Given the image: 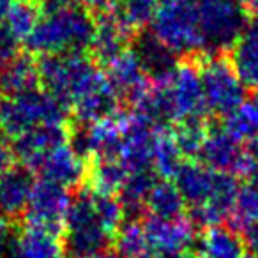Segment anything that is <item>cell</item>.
Returning <instances> with one entry per match:
<instances>
[{
    "label": "cell",
    "instance_id": "obj_27",
    "mask_svg": "<svg viewBox=\"0 0 258 258\" xmlns=\"http://www.w3.org/2000/svg\"><path fill=\"white\" fill-rule=\"evenodd\" d=\"M186 161L173 140L168 129H159L154 145V158H152V170L156 175L163 177L165 180H173L175 173Z\"/></svg>",
    "mask_w": 258,
    "mask_h": 258
},
{
    "label": "cell",
    "instance_id": "obj_17",
    "mask_svg": "<svg viewBox=\"0 0 258 258\" xmlns=\"http://www.w3.org/2000/svg\"><path fill=\"white\" fill-rule=\"evenodd\" d=\"M104 75L108 76V80L113 85V89L117 90L120 99L127 101V103H131L138 94L144 92L149 83H151V80H149L147 73H145L144 66H142L140 58L135 53L133 48L125 50L115 60H111L104 68Z\"/></svg>",
    "mask_w": 258,
    "mask_h": 258
},
{
    "label": "cell",
    "instance_id": "obj_6",
    "mask_svg": "<svg viewBox=\"0 0 258 258\" xmlns=\"http://www.w3.org/2000/svg\"><path fill=\"white\" fill-rule=\"evenodd\" d=\"M202 55H228L251 16L240 0H197Z\"/></svg>",
    "mask_w": 258,
    "mask_h": 258
},
{
    "label": "cell",
    "instance_id": "obj_10",
    "mask_svg": "<svg viewBox=\"0 0 258 258\" xmlns=\"http://www.w3.org/2000/svg\"><path fill=\"white\" fill-rule=\"evenodd\" d=\"M158 131V127L149 124L145 118L138 117L137 113L125 117L117 159L125 166L127 172L152 170Z\"/></svg>",
    "mask_w": 258,
    "mask_h": 258
},
{
    "label": "cell",
    "instance_id": "obj_19",
    "mask_svg": "<svg viewBox=\"0 0 258 258\" xmlns=\"http://www.w3.org/2000/svg\"><path fill=\"white\" fill-rule=\"evenodd\" d=\"M133 43L135 53L138 55L151 82H165L179 66L177 55L159 43L151 34V30H140L135 36Z\"/></svg>",
    "mask_w": 258,
    "mask_h": 258
},
{
    "label": "cell",
    "instance_id": "obj_20",
    "mask_svg": "<svg viewBox=\"0 0 258 258\" xmlns=\"http://www.w3.org/2000/svg\"><path fill=\"white\" fill-rule=\"evenodd\" d=\"M195 258H246L247 249L240 232L228 226H211L195 240Z\"/></svg>",
    "mask_w": 258,
    "mask_h": 258
},
{
    "label": "cell",
    "instance_id": "obj_14",
    "mask_svg": "<svg viewBox=\"0 0 258 258\" xmlns=\"http://www.w3.org/2000/svg\"><path fill=\"white\" fill-rule=\"evenodd\" d=\"M36 172L39 173V179L50 180V182L58 184L66 189H71V187H78L85 184L89 161L82 158L68 142V144L51 151L39 163Z\"/></svg>",
    "mask_w": 258,
    "mask_h": 258
},
{
    "label": "cell",
    "instance_id": "obj_26",
    "mask_svg": "<svg viewBox=\"0 0 258 258\" xmlns=\"http://www.w3.org/2000/svg\"><path fill=\"white\" fill-rule=\"evenodd\" d=\"M223 127L242 144L258 138V92L246 97V101L235 111L225 117Z\"/></svg>",
    "mask_w": 258,
    "mask_h": 258
},
{
    "label": "cell",
    "instance_id": "obj_28",
    "mask_svg": "<svg viewBox=\"0 0 258 258\" xmlns=\"http://www.w3.org/2000/svg\"><path fill=\"white\" fill-rule=\"evenodd\" d=\"M209 124L205 122V117L197 118H187V120H180L175 124L173 131H170L175 140L177 147H179L180 154L184 158H198L204 145L205 138L209 135Z\"/></svg>",
    "mask_w": 258,
    "mask_h": 258
},
{
    "label": "cell",
    "instance_id": "obj_9",
    "mask_svg": "<svg viewBox=\"0 0 258 258\" xmlns=\"http://www.w3.org/2000/svg\"><path fill=\"white\" fill-rule=\"evenodd\" d=\"M69 189L53 184L50 180L36 179L30 204L27 209V221L29 225L50 230L53 233H62L66 216L71 205Z\"/></svg>",
    "mask_w": 258,
    "mask_h": 258
},
{
    "label": "cell",
    "instance_id": "obj_37",
    "mask_svg": "<svg viewBox=\"0 0 258 258\" xmlns=\"http://www.w3.org/2000/svg\"><path fill=\"white\" fill-rule=\"evenodd\" d=\"M13 0H0V23L6 22V16H8L9 9H11Z\"/></svg>",
    "mask_w": 258,
    "mask_h": 258
},
{
    "label": "cell",
    "instance_id": "obj_3",
    "mask_svg": "<svg viewBox=\"0 0 258 258\" xmlns=\"http://www.w3.org/2000/svg\"><path fill=\"white\" fill-rule=\"evenodd\" d=\"M39 85L68 110L101 78L103 69L89 53L46 55L37 60Z\"/></svg>",
    "mask_w": 258,
    "mask_h": 258
},
{
    "label": "cell",
    "instance_id": "obj_11",
    "mask_svg": "<svg viewBox=\"0 0 258 258\" xmlns=\"http://www.w3.org/2000/svg\"><path fill=\"white\" fill-rule=\"evenodd\" d=\"M147 240L149 258L168 256V254L187 253L191 246H195V226L189 219H159L147 218L142 219Z\"/></svg>",
    "mask_w": 258,
    "mask_h": 258
},
{
    "label": "cell",
    "instance_id": "obj_2",
    "mask_svg": "<svg viewBox=\"0 0 258 258\" xmlns=\"http://www.w3.org/2000/svg\"><path fill=\"white\" fill-rule=\"evenodd\" d=\"M96 34V15L76 0L66 8L39 15L25 39L30 55L89 53Z\"/></svg>",
    "mask_w": 258,
    "mask_h": 258
},
{
    "label": "cell",
    "instance_id": "obj_30",
    "mask_svg": "<svg viewBox=\"0 0 258 258\" xmlns=\"http://www.w3.org/2000/svg\"><path fill=\"white\" fill-rule=\"evenodd\" d=\"M115 251L122 258H149L142 219H125L113 239Z\"/></svg>",
    "mask_w": 258,
    "mask_h": 258
},
{
    "label": "cell",
    "instance_id": "obj_25",
    "mask_svg": "<svg viewBox=\"0 0 258 258\" xmlns=\"http://www.w3.org/2000/svg\"><path fill=\"white\" fill-rule=\"evenodd\" d=\"M186 209V202L173 180H158L145 200V211L151 218L180 219Z\"/></svg>",
    "mask_w": 258,
    "mask_h": 258
},
{
    "label": "cell",
    "instance_id": "obj_7",
    "mask_svg": "<svg viewBox=\"0 0 258 258\" xmlns=\"http://www.w3.org/2000/svg\"><path fill=\"white\" fill-rule=\"evenodd\" d=\"M200 73L205 108L216 117H228L246 101L247 89L228 55L193 57Z\"/></svg>",
    "mask_w": 258,
    "mask_h": 258
},
{
    "label": "cell",
    "instance_id": "obj_18",
    "mask_svg": "<svg viewBox=\"0 0 258 258\" xmlns=\"http://www.w3.org/2000/svg\"><path fill=\"white\" fill-rule=\"evenodd\" d=\"M240 158H242V142L233 138L225 127L209 129V135L198 154L202 165L216 172H228L235 175Z\"/></svg>",
    "mask_w": 258,
    "mask_h": 258
},
{
    "label": "cell",
    "instance_id": "obj_39",
    "mask_svg": "<svg viewBox=\"0 0 258 258\" xmlns=\"http://www.w3.org/2000/svg\"><path fill=\"white\" fill-rule=\"evenodd\" d=\"M161 258H195L189 253H177V254H168V256H161Z\"/></svg>",
    "mask_w": 258,
    "mask_h": 258
},
{
    "label": "cell",
    "instance_id": "obj_15",
    "mask_svg": "<svg viewBox=\"0 0 258 258\" xmlns=\"http://www.w3.org/2000/svg\"><path fill=\"white\" fill-rule=\"evenodd\" d=\"M135 36L124 29L108 11L96 13V34L90 44L89 55L104 69L111 60L131 48Z\"/></svg>",
    "mask_w": 258,
    "mask_h": 258
},
{
    "label": "cell",
    "instance_id": "obj_21",
    "mask_svg": "<svg viewBox=\"0 0 258 258\" xmlns=\"http://www.w3.org/2000/svg\"><path fill=\"white\" fill-rule=\"evenodd\" d=\"M6 258H64V247L58 233L27 225L18 232Z\"/></svg>",
    "mask_w": 258,
    "mask_h": 258
},
{
    "label": "cell",
    "instance_id": "obj_29",
    "mask_svg": "<svg viewBox=\"0 0 258 258\" xmlns=\"http://www.w3.org/2000/svg\"><path fill=\"white\" fill-rule=\"evenodd\" d=\"M232 218L237 232L258 223V175L246 177L239 186Z\"/></svg>",
    "mask_w": 258,
    "mask_h": 258
},
{
    "label": "cell",
    "instance_id": "obj_24",
    "mask_svg": "<svg viewBox=\"0 0 258 258\" xmlns=\"http://www.w3.org/2000/svg\"><path fill=\"white\" fill-rule=\"evenodd\" d=\"M129 172L117 158H99L89 161L85 186L90 191L99 195H115L120 193Z\"/></svg>",
    "mask_w": 258,
    "mask_h": 258
},
{
    "label": "cell",
    "instance_id": "obj_1",
    "mask_svg": "<svg viewBox=\"0 0 258 258\" xmlns=\"http://www.w3.org/2000/svg\"><path fill=\"white\" fill-rule=\"evenodd\" d=\"M125 212L120 200L83 187L71 200L64 228V258H90L108 249L124 225Z\"/></svg>",
    "mask_w": 258,
    "mask_h": 258
},
{
    "label": "cell",
    "instance_id": "obj_13",
    "mask_svg": "<svg viewBox=\"0 0 258 258\" xmlns=\"http://www.w3.org/2000/svg\"><path fill=\"white\" fill-rule=\"evenodd\" d=\"M36 173L23 165H11L0 173V218L16 223L27 214Z\"/></svg>",
    "mask_w": 258,
    "mask_h": 258
},
{
    "label": "cell",
    "instance_id": "obj_8",
    "mask_svg": "<svg viewBox=\"0 0 258 258\" xmlns=\"http://www.w3.org/2000/svg\"><path fill=\"white\" fill-rule=\"evenodd\" d=\"M165 87L172 104L175 124L187 118L204 117L207 108H205L200 73L195 58L180 60L170 78L165 80Z\"/></svg>",
    "mask_w": 258,
    "mask_h": 258
},
{
    "label": "cell",
    "instance_id": "obj_33",
    "mask_svg": "<svg viewBox=\"0 0 258 258\" xmlns=\"http://www.w3.org/2000/svg\"><path fill=\"white\" fill-rule=\"evenodd\" d=\"M240 235H242V240L246 244L247 253L253 254V256H258V223H253V225L242 228Z\"/></svg>",
    "mask_w": 258,
    "mask_h": 258
},
{
    "label": "cell",
    "instance_id": "obj_35",
    "mask_svg": "<svg viewBox=\"0 0 258 258\" xmlns=\"http://www.w3.org/2000/svg\"><path fill=\"white\" fill-rule=\"evenodd\" d=\"M85 8H89L90 11H96V13H99V11H104L106 8H110L113 2H117V0H80Z\"/></svg>",
    "mask_w": 258,
    "mask_h": 258
},
{
    "label": "cell",
    "instance_id": "obj_34",
    "mask_svg": "<svg viewBox=\"0 0 258 258\" xmlns=\"http://www.w3.org/2000/svg\"><path fill=\"white\" fill-rule=\"evenodd\" d=\"M13 159H15V156H13L11 149H9L8 145L0 144V173L13 165Z\"/></svg>",
    "mask_w": 258,
    "mask_h": 258
},
{
    "label": "cell",
    "instance_id": "obj_40",
    "mask_svg": "<svg viewBox=\"0 0 258 258\" xmlns=\"http://www.w3.org/2000/svg\"><path fill=\"white\" fill-rule=\"evenodd\" d=\"M30 2H34V4H36V6H39V2H41V0H30Z\"/></svg>",
    "mask_w": 258,
    "mask_h": 258
},
{
    "label": "cell",
    "instance_id": "obj_38",
    "mask_svg": "<svg viewBox=\"0 0 258 258\" xmlns=\"http://www.w3.org/2000/svg\"><path fill=\"white\" fill-rule=\"evenodd\" d=\"M90 258H122V256H120V254H118L115 249H111V247H108V249L101 251V253L94 254V256H90Z\"/></svg>",
    "mask_w": 258,
    "mask_h": 258
},
{
    "label": "cell",
    "instance_id": "obj_36",
    "mask_svg": "<svg viewBox=\"0 0 258 258\" xmlns=\"http://www.w3.org/2000/svg\"><path fill=\"white\" fill-rule=\"evenodd\" d=\"M251 18H258V0H240Z\"/></svg>",
    "mask_w": 258,
    "mask_h": 258
},
{
    "label": "cell",
    "instance_id": "obj_4",
    "mask_svg": "<svg viewBox=\"0 0 258 258\" xmlns=\"http://www.w3.org/2000/svg\"><path fill=\"white\" fill-rule=\"evenodd\" d=\"M149 30L177 57L193 58L202 55L197 0H159Z\"/></svg>",
    "mask_w": 258,
    "mask_h": 258
},
{
    "label": "cell",
    "instance_id": "obj_32",
    "mask_svg": "<svg viewBox=\"0 0 258 258\" xmlns=\"http://www.w3.org/2000/svg\"><path fill=\"white\" fill-rule=\"evenodd\" d=\"M22 43L23 41L9 29L6 22L0 23V66L8 64L15 57L22 53Z\"/></svg>",
    "mask_w": 258,
    "mask_h": 258
},
{
    "label": "cell",
    "instance_id": "obj_31",
    "mask_svg": "<svg viewBox=\"0 0 258 258\" xmlns=\"http://www.w3.org/2000/svg\"><path fill=\"white\" fill-rule=\"evenodd\" d=\"M39 20V8L30 0H13L11 9L6 16V23L22 41L29 37Z\"/></svg>",
    "mask_w": 258,
    "mask_h": 258
},
{
    "label": "cell",
    "instance_id": "obj_12",
    "mask_svg": "<svg viewBox=\"0 0 258 258\" xmlns=\"http://www.w3.org/2000/svg\"><path fill=\"white\" fill-rule=\"evenodd\" d=\"M69 142V125H41L11 140V152L23 166L36 172L39 163L60 145Z\"/></svg>",
    "mask_w": 258,
    "mask_h": 258
},
{
    "label": "cell",
    "instance_id": "obj_5",
    "mask_svg": "<svg viewBox=\"0 0 258 258\" xmlns=\"http://www.w3.org/2000/svg\"><path fill=\"white\" fill-rule=\"evenodd\" d=\"M68 124V108L43 89L0 97V131L11 140L41 125Z\"/></svg>",
    "mask_w": 258,
    "mask_h": 258
},
{
    "label": "cell",
    "instance_id": "obj_16",
    "mask_svg": "<svg viewBox=\"0 0 258 258\" xmlns=\"http://www.w3.org/2000/svg\"><path fill=\"white\" fill-rule=\"evenodd\" d=\"M120 96L103 73L101 78L73 104L71 111L78 124H92L117 115L120 111Z\"/></svg>",
    "mask_w": 258,
    "mask_h": 258
},
{
    "label": "cell",
    "instance_id": "obj_22",
    "mask_svg": "<svg viewBox=\"0 0 258 258\" xmlns=\"http://www.w3.org/2000/svg\"><path fill=\"white\" fill-rule=\"evenodd\" d=\"M39 89V68L34 55L20 53L0 66V97H11Z\"/></svg>",
    "mask_w": 258,
    "mask_h": 258
},
{
    "label": "cell",
    "instance_id": "obj_23",
    "mask_svg": "<svg viewBox=\"0 0 258 258\" xmlns=\"http://www.w3.org/2000/svg\"><path fill=\"white\" fill-rule=\"evenodd\" d=\"M230 60L246 89L258 92V18H251L230 51Z\"/></svg>",
    "mask_w": 258,
    "mask_h": 258
}]
</instances>
